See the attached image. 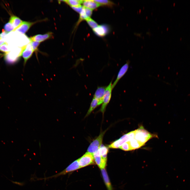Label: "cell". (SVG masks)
Instances as JSON below:
<instances>
[{
    "instance_id": "obj_1",
    "label": "cell",
    "mask_w": 190,
    "mask_h": 190,
    "mask_svg": "<svg viewBox=\"0 0 190 190\" xmlns=\"http://www.w3.org/2000/svg\"><path fill=\"white\" fill-rule=\"evenodd\" d=\"M155 135L150 134L141 126L135 130L134 138L144 145L148 141Z\"/></svg>"
},
{
    "instance_id": "obj_2",
    "label": "cell",
    "mask_w": 190,
    "mask_h": 190,
    "mask_svg": "<svg viewBox=\"0 0 190 190\" xmlns=\"http://www.w3.org/2000/svg\"><path fill=\"white\" fill-rule=\"evenodd\" d=\"M135 133V130H134L124 135L120 139L109 145L108 147L113 149L119 148L123 144L134 138Z\"/></svg>"
},
{
    "instance_id": "obj_3",
    "label": "cell",
    "mask_w": 190,
    "mask_h": 190,
    "mask_svg": "<svg viewBox=\"0 0 190 190\" xmlns=\"http://www.w3.org/2000/svg\"><path fill=\"white\" fill-rule=\"evenodd\" d=\"M112 80H111L108 85L107 86L104 96L103 102L99 111L103 113H104L106 107L109 103L111 98L112 93L113 90Z\"/></svg>"
},
{
    "instance_id": "obj_4",
    "label": "cell",
    "mask_w": 190,
    "mask_h": 190,
    "mask_svg": "<svg viewBox=\"0 0 190 190\" xmlns=\"http://www.w3.org/2000/svg\"><path fill=\"white\" fill-rule=\"evenodd\" d=\"M78 160L80 168L93 164L94 163L93 153L88 152H86Z\"/></svg>"
},
{
    "instance_id": "obj_5",
    "label": "cell",
    "mask_w": 190,
    "mask_h": 190,
    "mask_svg": "<svg viewBox=\"0 0 190 190\" xmlns=\"http://www.w3.org/2000/svg\"><path fill=\"white\" fill-rule=\"evenodd\" d=\"M105 132V131L101 132L99 136L91 143L87 149V152L93 153L98 149L102 144Z\"/></svg>"
},
{
    "instance_id": "obj_6",
    "label": "cell",
    "mask_w": 190,
    "mask_h": 190,
    "mask_svg": "<svg viewBox=\"0 0 190 190\" xmlns=\"http://www.w3.org/2000/svg\"><path fill=\"white\" fill-rule=\"evenodd\" d=\"M21 50V55L24 59L23 65L25 66L27 61L31 57L34 51L30 43L22 47Z\"/></svg>"
},
{
    "instance_id": "obj_7",
    "label": "cell",
    "mask_w": 190,
    "mask_h": 190,
    "mask_svg": "<svg viewBox=\"0 0 190 190\" xmlns=\"http://www.w3.org/2000/svg\"><path fill=\"white\" fill-rule=\"evenodd\" d=\"M130 63V61L129 60H128L126 61V63L120 69L118 73L116 79L113 83L112 84V87L113 89L120 79L124 76L127 72L129 69Z\"/></svg>"
},
{
    "instance_id": "obj_8",
    "label": "cell",
    "mask_w": 190,
    "mask_h": 190,
    "mask_svg": "<svg viewBox=\"0 0 190 190\" xmlns=\"http://www.w3.org/2000/svg\"><path fill=\"white\" fill-rule=\"evenodd\" d=\"M53 33L49 32L44 34H38L29 38L30 41H34L40 42L51 38H53Z\"/></svg>"
},
{
    "instance_id": "obj_9",
    "label": "cell",
    "mask_w": 190,
    "mask_h": 190,
    "mask_svg": "<svg viewBox=\"0 0 190 190\" xmlns=\"http://www.w3.org/2000/svg\"><path fill=\"white\" fill-rule=\"evenodd\" d=\"M107 86H101L98 87L93 97L96 98L98 102V105L102 104L103 96Z\"/></svg>"
},
{
    "instance_id": "obj_10",
    "label": "cell",
    "mask_w": 190,
    "mask_h": 190,
    "mask_svg": "<svg viewBox=\"0 0 190 190\" xmlns=\"http://www.w3.org/2000/svg\"><path fill=\"white\" fill-rule=\"evenodd\" d=\"M95 162L101 169L104 168L106 165L107 160L101 155L98 149L93 153Z\"/></svg>"
},
{
    "instance_id": "obj_11",
    "label": "cell",
    "mask_w": 190,
    "mask_h": 190,
    "mask_svg": "<svg viewBox=\"0 0 190 190\" xmlns=\"http://www.w3.org/2000/svg\"><path fill=\"white\" fill-rule=\"evenodd\" d=\"M93 30L94 32L97 35L103 37L108 34L109 32V28L107 25H99Z\"/></svg>"
},
{
    "instance_id": "obj_12",
    "label": "cell",
    "mask_w": 190,
    "mask_h": 190,
    "mask_svg": "<svg viewBox=\"0 0 190 190\" xmlns=\"http://www.w3.org/2000/svg\"><path fill=\"white\" fill-rule=\"evenodd\" d=\"M34 23V22L23 21L20 26L13 31H17L22 34H25Z\"/></svg>"
},
{
    "instance_id": "obj_13",
    "label": "cell",
    "mask_w": 190,
    "mask_h": 190,
    "mask_svg": "<svg viewBox=\"0 0 190 190\" xmlns=\"http://www.w3.org/2000/svg\"><path fill=\"white\" fill-rule=\"evenodd\" d=\"M82 4L83 7L92 10L97 8L101 6L94 0H83Z\"/></svg>"
},
{
    "instance_id": "obj_14",
    "label": "cell",
    "mask_w": 190,
    "mask_h": 190,
    "mask_svg": "<svg viewBox=\"0 0 190 190\" xmlns=\"http://www.w3.org/2000/svg\"><path fill=\"white\" fill-rule=\"evenodd\" d=\"M23 22V21L19 17L15 16H12L10 18L9 22L13 26L14 30L20 26Z\"/></svg>"
},
{
    "instance_id": "obj_15",
    "label": "cell",
    "mask_w": 190,
    "mask_h": 190,
    "mask_svg": "<svg viewBox=\"0 0 190 190\" xmlns=\"http://www.w3.org/2000/svg\"><path fill=\"white\" fill-rule=\"evenodd\" d=\"M102 174L104 182L108 190H112V187L111 183L105 168L101 169Z\"/></svg>"
},
{
    "instance_id": "obj_16",
    "label": "cell",
    "mask_w": 190,
    "mask_h": 190,
    "mask_svg": "<svg viewBox=\"0 0 190 190\" xmlns=\"http://www.w3.org/2000/svg\"><path fill=\"white\" fill-rule=\"evenodd\" d=\"M129 145L130 150L139 148L143 145L134 138L128 141Z\"/></svg>"
},
{
    "instance_id": "obj_17",
    "label": "cell",
    "mask_w": 190,
    "mask_h": 190,
    "mask_svg": "<svg viewBox=\"0 0 190 190\" xmlns=\"http://www.w3.org/2000/svg\"><path fill=\"white\" fill-rule=\"evenodd\" d=\"M98 106V100L96 98L93 97L91 101L89 108L86 115V117L89 115Z\"/></svg>"
},
{
    "instance_id": "obj_18",
    "label": "cell",
    "mask_w": 190,
    "mask_h": 190,
    "mask_svg": "<svg viewBox=\"0 0 190 190\" xmlns=\"http://www.w3.org/2000/svg\"><path fill=\"white\" fill-rule=\"evenodd\" d=\"M98 150L101 156L104 159L107 160V156L108 152V147L101 145Z\"/></svg>"
},
{
    "instance_id": "obj_19",
    "label": "cell",
    "mask_w": 190,
    "mask_h": 190,
    "mask_svg": "<svg viewBox=\"0 0 190 190\" xmlns=\"http://www.w3.org/2000/svg\"><path fill=\"white\" fill-rule=\"evenodd\" d=\"M71 7L77 6L82 3L83 0H67L63 1Z\"/></svg>"
},
{
    "instance_id": "obj_20",
    "label": "cell",
    "mask_w": 190,
    "mask_h": 190,
    "mask_svg": "<svg viewBox=\"0 0 190 190\" xmlns=\"http://www.w3.org/2000/svg\"><path fill=\"white\" fill-rule=\"evenodd\" d=\"M100 6L103 5L112 7L114 5V3L112 1L107 0H94Z\"/></svg>"
},
{
    "instance_id": "obj_21",
    "label": "cell",
    "mask_w": 190,
    "mask_h": 190,
    "mask_svg": "<svg viewBox=\"0 0 190 190\" xmlns=\"http://www.w3.org/2000/svg\"><path fill=\"white\" fill-rule=\"evenodd\" d=\"M80 14L79 18L77 23L78 24L81 21L84 20H86L88 18H89L86 12L85 8L83 7Z\"/></svg>"
},
{
    "instance_id": "obj_22",
    "label": "cell",
    "mask_w": 190,
    "mask_h": 190,
    "mask_svg": "<svg viewBox=\"0 0 190 190\" xmlns=\"http://www.w3.org/2000/svg\"><path fill=\"white\" fill-rule=\"evenodd\" d=\"M86 21L89 26L93 29L95 28L98 26L97 23L90 18H88Z\"/></svg>"
},
{
    "instance_id": "obj_23",
    "label": "cell",
    "mask_w": 190,
    "mask_h": 190,
    "mask_svg": "<svg viewBox=\"0 0 190 190\" xmlns=\"http://www.w3.org/2000/svg\"><path fill=\"white\" fill-rule=\"evenodd\" d=\"M4 30L8 33L13 31L14 29V27L10 22L7 23L4 25Z\"/></svg>"
},
{
    "instance_id": "obj_24",
    "label": "cell",
    "mask_w": 190,
    "mask_h": 190,
    "mask_svg": "<svg viewBox=\"0 0 190 190\" xmlns=\"http://www.w3.org/2000/svg\"><path fill=\"white\" fill-rule=\"evenodd\" d=\"M0 51L7 53L10 51V49L8 47V45L5 42L0 47Z\"/></svg>"
},
{
    "instance_id": "obj_25",
    "label": "cell",
    "mask_w": 190,
    "mask_h": 190,
    "mask_svg": "<svg viewBox=\"0 0 190 190\" xmlns=\"http://www.w3.org/2000/svg\"><path fill=\"white\" fill-rule=\"evenodd\" d=\"M40 42L37 41H30V44L34 51L36 52L37 50V48Z\"/></svg>"
},
{
    "instance_id": "obj_26",
    "label": "cell",
    "mask_w": 190,
    "mask_h": 190,
    "mask_svg": "<svg viewBox=\"0 0 190 190\" xmlns=\"http://www.w3.org/2000/svg\"><path fill=\"white\" fill-rule=\"evenodd\" d=\"M119 148L125 151L130 150L129 145L128 141L123 144Z\"/></svg>"
},
{
    "instance_id": "obj_27",
    "label": "cell",
    "mask_w": 190,
    "mask_h": 190,
    "mask_svg": "<svg viewBox=\"0 0 190 190\" xmlns=\"http://www.w3.org/2000/svg\"><path fill=\"white\" fill-rule=\"evenodd\" d=\"M71 7L74 11L80 13L82 10L83 6L80 5L77 6Z\"/></svg>"
},
{
    "instance_id": "obj_28",
    "label": "cell",
    "mask_w": 190,
    "mask_h": 190,
    "mask_svg": "<svg viewBox=\"0 0 190 190\" xmlns=\"http://www.w3.org/2000/svg\"><path fill=\"white\" fill-rule=\"evenodd\" d=\"M8 33L4 30H2V32L0 34V39L4 38L6 35Z\"/></svg>"
},
{
    "instance_id": "obj_29",
    "label": "cell",
    "mask_w": 190,
    "mask_h": 190,
    "mask_svg": "<svg viewBox=\"0 0 190 190\" xmlns=\"http://www.w3.org/2000/svg\"><path fill=\"white\" fill-rule=\"evenodd\" d=\"M5 43L3 39H0V46L4 43Z\"/></svg>"
}]
</instances>
